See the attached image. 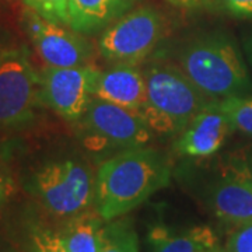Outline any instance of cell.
<instances>
[{
    "label": "cell",
    "instance_id": "obj_4",
    "mask_svg": "<svg viewBox=\"0 0 252 252\" xmlns=\"http://www.w3.org/2000/svg\"><path fill=\"white\" fill-rule=\"evenodd\" d=\"M95 177L76 160L52 161L41 167L31 180V192L56 217H70L94 207Z\"/></svg>",
    "mask_w": 252,
    "mask_h": 252
},
{
    "label": "cell",
    "instance_id": "obj_22",
    "mask_svg": "<svg viewBox=\"0 0 252 252\" xmlns=\"http://www.w3.org/2000/svg\"><path fill=\"white\" fill-rule=\"evenodd\" d=\"M14 192V180L10 171L0 161V206L4 205Z\"/></svg>",
    "mask_w": 252,
    "mask_h": 252
},
{
    "label": "cell",
    "instance_id": "obj_9",
    "mask_svg": "<svg viewBox=\"0 0 252 252\" xmlns=\"http://www.w3.org/2000/svg\"><path fill=\"white\" fill-rule=\"evenodd\" d=\"M80 121L90 136L104 144L132 149L152 140L153 130L139 114L97 97L91 98Z\"/></svg>",
    "mask_w": 252,
    "mask_h": 252
},
{
    "label": "cell",
    "instance_id": "obj_23",
    "mask_svg": "<svg viewBox=\"0 0 252 252\" xmlns=\"http://www.w3.org/2000/svg\"><path fill=\"white\" fill-rule=\"evenodd\" d=\"M170 3L175 4V6H180V7H189V9H193V7H199V6H205L209 3V0H168Z\"/></svg>",
    "mask_w": 252,
    "mask_h": 252
},
{
    "label": "cell",
    "instance_id": "obj_11",
    "mask_svg": "<svg viewBox=\"0 0 252 252\" xmlns=\"http://www.w3.org/2000/svg\"><path fill=\"white\" fill-rule=\"evenodd\" d=\"M233 130L220 99H210L181 132L175 149L189 157H209L221 149Z\"/></svg>",
    "mask_w": 252,
    "mask_h": 252
},
{
    "label": "cell",
    "instance_id": "obj_8",
    "mask_svg": "<svg viewBox=\"0 0 252 252\" xmlns=\"http://www.w3.org/2000/svg\"><path fill=\"white\" fill-rule=\"evenodd\" d=\"M24 28L38 56L52 67H77L91 64V45L83 36L56 24L28 9L24 13Z\"/></svg>",
    "mask_w": 252,
    "mask_h": 252
},
{
    "label": "cell",
    "instance_id": "obj_27",
    "mask_svg": "<svg viewBox=\"0 0 252 252\" xmlns=\"http://www.w3.org/2000/svg\"><path fill=\"white\" fill-rule=\"evenodd\" d=\"M13 252H14V251H13Z\"/></svg>",
    "mask_w": 252,
    "mask_h": 252
},
{
    "label": "cell",
    "instance_id": "obj_5",
    "mask_svg": "<svg viewBox=\"0 0 252 252\" xmlns=\"http://www.w3.org/2000/svg\"><path fill=\"white\" fill-rule=\"evenodd\" d=\"M164 34L162 16L143 6L118 18L98 39L101 56L112 64H139L153 54Z\"/></svg>",
    "mask_w": 252,
    "mask_h": 252
},
{
    "label": "cell",
    "instance_id": "obj_1",
    "mask_svg": "<svg viewBox=\"0 0 252 252\" xmlns=\"http://www.w3.org/2000/svg\"><path fill=\"white\" fill-rule=\"evenodd\" d=\"M170 180L171 165L164 154L147 146L125 149L95 172L94 210L104 221L124 217Z\"/></svg>",
    "mask_w": 252,
    "mask_h": 252
},
{
    "label": "cell",
    "instance_id": "obj_21",
    "mask_svg": "<svg viewBox=\"0 0 252 252\" xmlns=\"http://www.w3.org/2000/svg\"><path fill=\"white\" fill-rule=\"evenodd\" d=\"M219 3L231 16L252 20V0H219Z\"/></svg>",
    "mask_w": 252,
    "mask_h": 252
},
{
    "label": "cell",
    "instance_id": "obj_10",
    "mask_svg": "<svg viewBox=\"0 0 252 252\" xmlns=\"http://www.w3.org/2000/svg\"><path fill=\"white\" fill-rule=\"evenodd\" d=\"M207 203L216 219L233 228L252 223V162H228L209 189Z\"/></svg>",
    "mask_w": 252,
    "mask_h": 252
},
{
    "label": "cell",
    "instance_id": "obj_6",
    "mask_svg": "<svg viewBox=\"0 0 252 252\" xmlns=\"http://www.w3.org/2000/svg\"><path fill=\"white\" fill-rule=\"evenodd\" d=\"M39 101V74L27 49L11 46L0 59V126L28 121Z\"/></svg>",
    "mask_w": 252,
    "mask_h": 252
},
{
    "label": "cell",
    "instance_id": "obj_24",
    "mask_svg": "<svg viewBox=\"0 0 252 252\" xmlns=\"http://www.w3.org/2000/svg\"><path fill=\"white\" fill-rule=\"evenodd\" d=\"M244 52L247 55V59L252 67V32L244 39Z\"/></svg>",
    "mask_w": 252,
    "mask_h": 252
},
{
    "label": "cell",
    "instance_id": "obj_15",
    "mask_svg": "<svg viewBox=\"0 0 252 252\" xmlns=\"http://www.w3.org/2000/svg\"><path fill=\"white\" fill-rule=\"evenodd\" d=\"M102 223L97 212L89 210L67 219L59 233L70 252H98L97 237Z\"/></svg>",
    "mask_w": 252,
    "mask_h": 252
},
{
    "label": "cell",
    "instance_id": "obj_26",
    "mask_svg": "<svg viewBox=\"0 0 252 252\" xmlns=\"http://www.w3.org/2000/svg\"><path fill=\"white\" fill-rule=\"evenodd\" d=\"M216 252H224V250H223V248H220V247H219V248H217V250H216Z\"/></svg>",
    "mask_w": 252,
    "mask_h": 252
},
{
    "label": "cell",
    "instance_id": "obj_18",
    "mask_svg": "<svg viewBox=\"0 0 252 252\" xmlns=\"http://www.w3.org/2000/svg\"><path fill=\"white\" fill-rule=\"evenodd\" d=\"M28 9L56 24L70 26L69 0H24Z\"/></svg>",
    "mask_w": 252,
    "mask_h": 252
},
{
    "label": "cell",
    "instance_id": "obj_16",
    "mask_svg": "<svg viewBox=\"0 0 252 252\" xmlns=\"http://www.w3.org/2000/svg\"><path fill=\"white\" fill-rule=\"evenodd\" d=\"M98 252H139V238L129 219L104 221L97 237Z\"/></svg>",
    "mask_w": 252,
    "mask_h": 252
},
{
    "label": "cell",
    "instance_id": "obj_13",
    "mask_svg": "<svg viewBox=\"0 0 252 252\" xmlns=\"http://www.w3.org/2000/svg\"><path fill=\"white\" fill-rule=\"evenodd\" d=\"M133 3L135 0H69V27L79 34L104 31L126 14Z\"/></svg>",
    "mask_w": 252,
    "mask_h": 252
},
{
    "label": "cell",
    "instance_id": "obj_20",
    "mask_svg": "<svg viewBox=\"0 0 252 252\" xmlns=\"http://www.w3.org/2000/svg\"><path fill=\"white\" fill-rule=\"evenodd\" d=\"M224 252H252V223L233 228L227 238Z\"/></svg>",
    "mask_w": 252,
    "mask_h": 252
},
{
    "label": "cell",
    "instance_id": "obj_7",
    "mask_svg": "<svg viewBox=\"0 0 252 252\" xmlns=\"http://www.w3.org/2000/svg\"><path fill=\"white\" fill-rule=\"evenodd\" d=\"M99 70L93 64L77 67L48 66L39 74V99L69 122L86 114Z\"/></svg>",
    "mask_w": 252,
    "mask_h": 252
},
{
    "label": "cell",
    "instance_id": "obj_3",
    "mask_svg": "<svg viewBox=\"0 0 252 252\" xmlns=\"http://www.w3.org/2000/svg\"><path fill=\"white\" fill-rule=\"evenodd\" d=\"M147 101L140 117L153 132L181 133L212 98L189 80L177 64L152 63L143 70Z\"/></svg>",
    "mask_w": 252,
    "mask_h": 252
},
{
    "label": "cell",
    "instance_id": "obj_17",
    "mask_svg": "<svg viewBox=\"0 0 252 252\" xmlns=\"http://www.w3.org/2000/svg\"><path fill=\"white\" fill-rule=\"evenodd\" d=\"M220 102L233 127L252 135V97H228Z\"/></svg>",
    "mask_w": 252,
    "mask_h": 252
},
{
    "label": "cell",
    "instance_id": "obj_14",
    "mask_svg": "<svg viewBox=\"0 0 252 252\" xmlns=\"http://www.w3.org/2000/svg\"><path fill=\"white\" fill-rule=\"evenodd\" d=\"M152 252H200L216 245L213 231L207 227H193L181 233H172L162 227L150 234Z\"/></svg>",
    "mask_w": 252,
    "mask_h": 252
},
{
    "label": "cell",
    "instance_id": "obj_12",
    "mask_svg": "<svg viewBox=\"0 0 252 252\" xmlns=\"http://www.w3.org/2000/svg\"><path fill=\"white\" fill-rule=\"evenodd\" d=\"M94 97L142 114L147 95L143 70L136 64L118 63L107 70H99Z\"/></svg>",
    "mask_w": 252,
    "mask_h": 252
},
{
    "label": "cell",
    "instance_id": "obj_19",
    "mask_svg": "<svg viewBox=\"0 0 252 252\" xmlns=\"http://www.w3.org/2000/svg\"><path fill=\"white\" fill-rule=\"evenodd\" d=\"M30 252H70L59 231L32 227L30 231Z\"/></svg>",
    "mask_w": 252,
    "mask_h": 252
},
{
    "label": "cell",
    "instance_id": "obj_2",
    "mask_svg": "<svg viewBox=\"0 0 252 252\" xmlns=\"http://www.w3.org/2000/svg\"><path fill=\"white\" fill-rule=\"evenodd\" d=\"M178 67L206 97H251L252 81L244 56L225 32L190 39L177 58Z\"/></svg>",
    "mask_w": 252,
    "mask_h": 252
},
{
    "label": "cell",
    "instance_id": "obj_25",
    "mask_svg": "<svg viewBox=\"0 0 252 252\" xmlns=\"http://www.w3.org/2000/svg\"><path fill=\"white\" fill-rule=\"evenodd\" d=\"M10 48H11V46H9L7 44H4V42H3V41L0 39V59H1L3 56H4V54H6V52L9 51Z\"/></svg>",
    "mask_w": 252,
    "mask_h": 252
}]
</instances>
